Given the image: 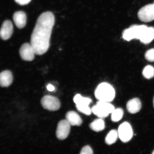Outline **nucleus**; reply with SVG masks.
I'll return each mask as SVG.
<instances>
[{
  "label": "nucleus",
  "instance_id": "nucleus-23",
  "mask_svg": "<svg viewBox=\"0 0 154 154\" xmlns=\"http://www.w3.org/2000/svg\"><path fill=\"white\" fill-rule=\"evenodd\" d=\"M80 153L81 154H93V151L90 146H86L82 148Z\"/></svg>",
  "mask_w": 154,
  "mask_h": 154
},
{
  "label": "nucleus",
  "instance_id": "nucleus-18",
  "mask_svg": "<svg viewBox=\"0 0 154 154\" xmlns=\"http://www.w3.org/2000/svg\"><path fill=\"white\" fill-rule=\"evenodd\" d=\"M119 137L118 131L113 130L110 131L105 138L106 143L111 145L114 143Z\"/></svg>",
  "mask_w": 154,
  "mask_h": 154
},
{
  "label": "nucleus",
  "instance_id": "nucleus-1",
  "mask_svg": "<svg viewBox=\"0 0 154 154\" xmlns=\"http://www.w3.org/2000/svg\"><path fill=\"white\" fill-rule=\"evenodd\" d=\"M54 23L55 17L51 11L42 13L38 17L30 39L36 54L42 55L48 51Z\"/></svg>",
  "mask_w": 154,
  "mask_h": 154
},
{
  "label": "nucleus",
  "instance_id": "nucleus-27",
  "mask_svg": "<svg viewBox=\"0 0 154 154\" xmlns=\"http://www.w3.org/2000/svg\"><path fill=\"white\" fill-rule=\"evenodd\" d=\"M152 154H154V151H153L152 153Z\"/></svg>",
  "mask_w": 154,
  "mask_h": 154
},
{
  "label": "nucleus",
  "instance_id": "nucleus-28",
  "mask_svg": "<svg viewBox=\"0 0 154 154\" xmlns=\"http://www.w3.org/2000/svg\"><path fill=\"white\" fill-rule=\"evenodd\" d=\"M153 3H154V2H153Z\"/></svg>",
  "mask_w": 154,
  "mask_h": 154
},
{
  "label": "nucleus",
  "instance_id": "nucleus-4",
  "mask_svg": "<svg viewBox=\"0 0 154 154\" xmlns=\"http://www.w3.org/2000/svg\"><path fill=\"white\" fill-rule=\"evenodd\" d=\"M115 107L109 102L99 101L92 108L91 110L94 114L100 118H104L114 110Z\"/></svg>",
  "mask_w": 154,
  "mask_h": 154
},
{
  "label": "nucleus",
  "instance_id": "nucleus-24",
  "mask_svg": "<svg viewBox=\"0 0 154 154\" xmlns=\"http://www.w3.org/2000/svg\"><path fill=\"white\" fill-rule=\"evenodd\" d=\"M32 0H14L15 2L21 5H24L28 4Z\"/></svg>",
  "mask_w": 154,
  "mask_h": 154
},
{
  "label": "nucleus",
  "instance_id": "nucleus-26",
  "mask_svg": "<svg viewBox=\"0 0 154 154\" xmlns=\"http://www.w3.org/2000/svg\"><path fill=\"white\" fill-rule=\"evenodd\" d=\"M153 106L154 107V97L153 100Z\"/></svg>",
  "mask_w": 154,
  "mask_h": 154
},
{
  "label": "nucleus",
  "instance_id": "nucleus-19",
  "mask_svg": "<svg viewBox=\"0 0 154 154\" xmlns=\"http://www.w3.org/2000/svg\"><path fill=\"white\" fill-rule=\"evenodd\" d=\"M124 111L121 108L115 109L111 113V120L113 122H117L122 118Z\"/></svg>",
  "mask_w": 154,
  "mask_h": 154
},
{
  "label": "nucleus",
  "instance_id": "nucleus-17",
  "mask_svg": "<svg viewBox=\"0 0 154 154\" xmlns=\"http://www.w3.org/2000/svg\"><path fill=\"white\" fill-rule=\"evenodd\" d=\"M73 100L76 105H77L89 106L92 102V100L90 98L82 97L79 94L75 96Z\"/></svg>",
  "mask_w": 154,
  "mask_h": 154
},
{
  "label": "nucleus",
  "instance_id": "nucleus-9",
  "mask_svg": "<svg viewBox=\"0 0 154 154\" xmlns=\"http://www.w3.org/2000/svg\"><path fill=\"white\" fill-rule=\"evenodd\" d=\"M19 54L23 60L29 61L33 60L35 54H36L31 44L28 43H24L21 46L19 50Z\"/></svg>",
  "mask_w": 154,
  "mask_h": 154
},
{
  "label": "nucleus",
  "instance_id": "nucleus-16",
  "mask_svg": "<svg viewBox=\"0 0 154 154\" xmlns=\"http://www.w3.org/2000/svg\"><path fill=\"white\" fill-rule=\"evenodd\" d=\"M90 128L96 132L103 131L105 128L104 121L102 118L96 119L90 125Z\"/></svg>",
  "mask_w": 154,
  "mask_h": 154
},
{
  "label": "nucleus",
  "instance_id": "nucleus-2",
  "mask_svg": "<svg viewBox=\"0 0 154 154\" xmlns=\"http://www.w3.org/2000/svg\"><path fill=\"white\" fill-rule=\"evenodd\" d=\"M95 95L98 100L109 103L114 99L115 91L114 88L110 84L106 82H103L96 88Z\"/></svg>",
  "mask_w": 154,
  "mask_h": 154
},
{
  "label": "nucleus",
  "instance_id": "nucleus-11",
  "mask_svg": "<svg viewBox=\"0 0 154 154\" xmlns=\"http://www.w3.org/2000/svg\"><path fill=\"white\" fill-rule=\"evenodd\" d=\"M13 19L17 28L22 29L26 26V15L24 11H19L15 12L13 15Z\"/></svg>",
  "mask_w": 154,
  "mask_h": 154
},
{
  "label": "nucleus",
  "instance_id": "nucleus-10",
  "mask_svg": "<svg viewBox=\"0 0 154 154\" xmlns=\"http://www.w3.org/2000/svg\"><path fill=\"white\" fill-rule=\"evenodd\" d=\"M13 31V25L10 20H7L2 25L0 35L2 39L6 40L11 37Z\"/></svg>",
  "mask_w": 154,
  "mask_h": 154
},
{
  "label": "nucleus",
  "instance_id": "nucleus-21",
  "mask_svg": "<svg viewBox=\"0 0 154 154\" xmlns=\"http://www.w3.org/2000/svg\"><path fill=\"white\" fill-rule=\"evenodd\" d=\"M77 109L80 112L87 115H89L92 112L89 106L76 105Z\"/></svg>",
  "mask_w": 154,
  "mask_h": 154
},
{
  "label": "nucleus",
  "instance_id": "nucleus-8",
  "mask_svg": "<svg viewBox=\"0 0 154 154\" xmlns=\"http://www.w3.org/2000/svg\"><path fill=\"white\" fill-rule=\"evenodd\" d=\"M71 125L66 120L60 121L56 131L57 137L60 140L66 139L70 133Z\"/></svg>",
  "mask_w": 154,
  "mask_h": 154
},
{
  "label": "nucleus",
  "instance_id": "nucleus-20",
  "mask_svg": "<svg viewBox=\"0 0 154 154\" xmlns=\"http://www.w3.org/2000/svg\"><path fill=\"white\" fill-rule=\"evenodd\" d=\"M143 75L146 79H150L154 77V68L151 65H147L143 69L142 72Z\"/></svg>",
  "mask_w": 154,
  "mask_h": 154
},
{
  "label": "nucleus",
  "instance_id": "nucleus-12",
  "mask_svg": "<svg viewBox=\"0 0 154 154\" xmlns=\"http://www.w3.org/2000/svg\"><path fill=\"white\" fill-rule=\"evenodd\" d=\"M66 119L71 126H80L82 124V118L78 113L74 111H70L67 112Z\"/></svg>",
  "mask_w": 154,
  "mask_h": 154
},
{
  "label": "nucleus",
  "instance_id": "nucleus-7",
  "mask_svg": "<svg viewBox=\"0 0 154 154\" xmlns=\"http://www.w3.org/2000/svg\"><path fill=\"white\" fill-rule=\"evenodd\" d=\"M117 131L119 138L124 143L129 141L133 136L132 127L128 122H124L120 125Z\"/></svg>",
  "mask_w": 154,
  "mask_h": 154
},
{
  "label": "nucleus",
  "instance_id": "nucleus-22",
  "mask_svg": "<svg viewBox=\"0 0 154 154\" xmlns=\"http://www.w3.org/2000/svg\"><path fill=\"white\" fill-rule=\"evenodd\" d=\"M145 57L149 62H154V48L148 50L146 52Z\"/></svg>",
  "mask_w": 154,
  "mask_h": 154
},
{
  "label": "nucleus",
  "instance_id": "nucleus-3",
  "mask_svg": "<svg viewBox=\"0 0 154 154\" xmlns=\"http://www.w3.org/2000/svg\"><path fill=\"white\" fill-rule=\"evenodd\" d=\"M148 27L146 25H134L124 31L122 37L129 41L133 39L140 40Z\"/></svg>",
  "mask_w": 154,
  "mask_h": 154
},
{
  "label": "nucleus",
  "instance_id": "nucleus-5",
  "mask_svg": "<svg viewBox=\"0 0 154 154\" xmlns=\"http://www.w3.org/2000/svg\"><path fill=\"white\" fill-rule=\"evenodd\" d=\"M41 104L44 109L51 111H55L60 108L61 103L57 97L51 95H46L42 98Z\"/></svg>",
  "mask_w": 154,
  "mask_h": 154
},
{
  "label": "nucleus",
  "instance_id": "nucleus-25",
  "mask_svg": "<svg viewBox=\"0 0 154 154\" xmlns=\"http://www.w3.org/2000/svg\"><path fill=\"white\" fill-rule=\"evenodd\" d=\"M47 88L48 91H53L55 90V88L51 84H49L47 86Z\"/></svg>",
  "mask_w": 154,
  "mask_h": 154
},
{
  "label": "nucleus",
  "instance_id": "nucleus-14",
  "mask_svg": "<svg viewBox=\"0 0 154 154\" xmlns=\"http://www.w3.org/2000/svg\"><path fill=\"white\" fill-rule=\"evenodd\" d=\"M13 76L9 70H5L0 74V84L2 87H7L12 84Z\"/></svg>",
  "mask_w": 154,
  "mask_h": 154
},
{
  "label": "nucleus",
  "instance_id": "nucleus-6",
  "mask_svg": "<svg viewBox=\"0 0 154 154\" xmlns=\"http://www.w3.org/2000/svg\"><path fill=\"white\" fill-rule=\"evenodd\" d=\"M140 20L144 22H149L154 20V3L144 6L138 13Z\"/></svg>",
  "mask_w": 154,
  "mask_h": 154
},
{
  "label": "nucleus",
  "instance_id": "nucleus-15",
  "mask_svg": "<svg viewBox=\"0 0 154 154\" xmlns=\"http://www.w3.org/2000/svg\"><path fill=\"white\" fill-rule=\"evenodd\" d=\"M154 39V27H147L140 39V42L145 44H149Z\"/></svg>",
  "mask_w": 154,
  "mask_h": 154
},
{
  "label": "nucleus",
  "instance_id": "nucleus-13",
  "mask_svg": "<svg viewBox=\"0 0 154 154\" xmlns=\"http://www.w3.org/2000/svg\"><path fill=\"white\" fill-rule=\"evenodd\" d=\"M141 102L138 98H134L130 100L127 104V110L129 112L134 114L139 112L141 108Z\"/></svg>",
  "mask_w": 154,
  "mask_h": 154
}]
</instances>
